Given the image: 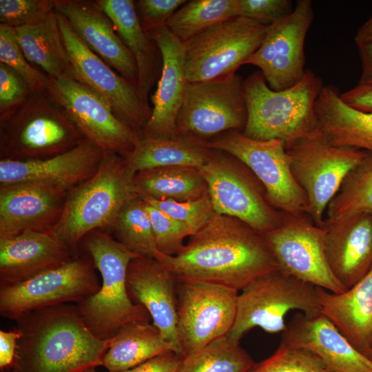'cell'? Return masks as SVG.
<instances>
[{
	"mask_svg": "<svg viewBox=\"0 0 372 372\" xmlns=\"http://www.w3.org/2000/svg\"><path fill=\"white\" fill-rule=\"evenodd\" d=\"M154 258L176 280L214 282L237 291L279 270L263 234L217 213L176 255L156 249Z\"/></svg>",
	"mask_w": 372,
	"mask_h": 372,
	"instance_id": "obj_1",
	"label": "cell"
},
{
	"mask_svg": "<svg viewBox=\"0 0 372 372\" xmlns=\"http://www.w3.org/2000/svg\"><path fill=\"white\" fill-rule=\"evenodd\" d=\"M16 321L21 337L10 372H81L101 366L110 345L88 329L75 305L34 310Z\"/></svg>",
	"mask_w": 372,
	"mask_h": 372,
	"instance_id": "obj_2",
	"label": "cell"
},
{
	"mask_svg": "<svg viewBox=\"0 0 372 372\" xmlns=\"http://www.w3.org/2000/svg\"><path fill=\"white\" fill-rule=\"evenodd\" d=\"M324 85L321 78L306 69L300 82L275 91L260 70L243 81L247 120L242 134L252 139H278L286 147L318 127L316 103Z\"/></svg>",
	"mask_w": 372,
	"mask_h": 372,
	"instance_id": "obj_3",
	"label": "cell"
},
{
	"mask_svg": "<svg viewBox=\"0 0 372 372\" xmlns=\"http://www.w3.org/2000/svg\"><path fill=\"white\" fill-rule=\"evenodd\" d=\"M81 243L102 277L99 291L75 304L88 329L97 338L109 340L127 323L149 322L148 311L131 300L127 288L128 265L138 256L101 229L88 233Z\"/></svg>",
	"mask_w": 372,
	"mask_h": 372,
	"instance_id": "obj_4",
	"label": "cell"
},
{
	"mask_svg": "<svg viewBox=\"0 0 372 372\" xmlns=\"http://www.w3.org/2000/svg\"><path fill=\"white\" fill-rule=\"evenodd\" d=\"M136 173L121 155L104 153L95 174L68 192L54 234L76 251L88 233L108 232L123 206L138 195Z\"/></svg>",
	"mask_w": 372,
	"mask_h": 372,
	"instance_id": "obj_5",
	"label": "cell"
},
{
	"mask_svg": "<svg viewBox=\"0 0 372 372\" xmlns=\"http://www.w3.org/2000/svg\"><path fill=\"white\" fill-rule=\"evenodd\" d=\"M85 138L46 90L30 92L0 117L1 159H44L65 152Z\"/></svg>",
	"mask_w": 372,
	"mask_h": 372,
	"instance_id": "obj_6",
	"label": "cell"
},
{
	"mask_svg": "<svg viewBox=\"0 0 372 372\" xmlns=\"http://www.w3.org/2000/svg\"><path fill=\"white\" fill-rule=\"evenodd\" d=\"M292 310L305 315L320 313L318 287L280 270L267 274L238 295L235 320L227 337L240 344L243 335L255 327L269 333H282L286 316Z\"/></svg>",
	"mask_w": 372,
	"mask_h": 372,
	"instance_id": "obj_7",
	"label": "cell"
},
{
	"mask_svg": "<svg viewBox=\"0 0 372 372\" xmlns=\"http://www.w3.org/2000/svg\"><path fill=\"white\" fill-rule=\"evenodd\" d=\"M286 149L294 178L307 195L309 216L322 227L328 205L367 152L332 144L319 127Z\"/></svg>",
	"mask_w": 372,
	"mask_h": 372,
	"instance_id": "obj_8",
	"label": "cell"
},
{
	"mask_svg": "<svg viewBox=\"0 0 372 372\" xmlns=\"http://www.w3.org/2000/svg\"><path fill=\"white\" fill-rule=\"evenodd\" d=\"M198 170L216 213L236 218L263 234L281 223L283 212L269 203L262 183L234 156L212 149Z\"/></svg>",
	"mask_w": 372,
	"mask_h": 372,
	"instance_id": "obj_9",
	"label": "cell"
},
{
	"mask_svg": "<svg viewBox=\"0 0 372 372\" xmlns=\"http://www.w3.org/2000/svg\"><path fill=\"white\" fill-rule=\"evenodd\" d=\"M211 148L225 152L243 163L263 185L269 203L293 215H309V202L291 170L285 143L278 139L259 141L231 130L209 141Z\"/></svg>",
	"mask_w": 372,
	"mask_h": 372,
	"instance_id": "obj_10",
	"label": "cell"
},
{
	"mask_svg": "<svg viewBox=\"0 0 372 372\" xmlns=\"http://www.w3.org/2000/svg\"><path fill=\"white\" fill-rule=\"evenodd\" d=\"M269 25L239 16L184 43L188 81H205L236 74L258 50Z\"/></svg>",
	"mask_w": 372,
	"mask_h": 372,
	"instance_id": "obj_11",
	"label": "cell"
},
{
	"mask_svg": "<svg viewBox=\"0 0 372 372\" xmlns=\"http://www.w3.org/2000/svg\"><path fill=\"white\" fill-rule=\"evenodd\" d=\"M96 269L87 253L78 254L64 265L26 281L0 285V314L16 320L30 311L81 302L101 287Z\"/></svg>",
	"mask_w": 372,
	"mask_h": 372,
	"instance_id": "obj_12",
	"label": "cell"
},
{
	"mask_svg": "<svg viewBox=\"0 0 372 372\" xmlns=\"http://www.w3.org/2000/svg\"><path fill=\"white\" fill-rule=\"evenodd\" d=\"M238 295V291L223 285L177 280V335L184 358L228 335Z\"/></svg>",
	"mask_w": 372,
	"mask_h": 372,
	"instance_id": "obj_13",
	"label": "cell"
},
{
	"mask_svg": "<svg viewBox=\"0 0 372 372\" xmlns=\"http://www.w3.org/2000/svg\"><path fill=\"white\" fill-rule=\"evenodd\" d=\"M243 81L236 73L189 83L176 118L177 135L204 141L231 130L243 131L247 120Z\"/></svg>",
	"mask_w": 372,
	"mask_h": 372,
	"instance_id": "obj_14",
	"label": "cell"
},
{
	"mask_svg": "<svg viewBox=\"0 0 372 372\" xmlns=\"http://www.w3.org/2000/svg\"><path fill=\"white\" fill-rule=\"evenodd\" d=\"M55 12L74 79L96 92L119 121L142 136L152 109L142 101L137 87L93 52L73 31L65 16Z\"/></svg>",
	"mask_w": 372,
	"mask_h": 372,
	"instance_id": "obj_15",
	"label": "cell"
},
{
	"mask_svg": "<svg viewBox=\"0 0 372 372\" xmlns=\"http://www.w3.org/2000/svg\"><path fill=\"white\" fill-rule=\"evenodd\" d=\"M308 215L283 212L280 225L264 234L282 273L328 291L340 293L347 289L329 265L324 230Z\"/></svg>",
	"mask_w": 372,
	"mask_h": 372,
	"instance_id": "obj_16",
	"label": "cell"
},
{
	"mask_svg": "<svg viewBox=\"0 0 372 372\" xmlns=\"http://www.w3.org/2000/svg\"><path fill=\"white\" fill-rule=\"evenodd\" d=\"M46 90L83 136L105 153L123 156L142 136L119 121L100 95L74 79L49 76Z\"/></svg>",
	"mask_w": 372,
	"mask_h": 372,
	"instance_id": "obj_17",
	"label": "cell"
},
{
	"mask_svg": "<svg viewBox=\"0 0 372 372\" xmlns=\"http://www.w3.org/2000/svg\"><path fill=\"white\" fill-rule=\"evenodd\" d=\"M313 17L311 0L297 1L289 15L269 24L260 45L245 62L260 69L271 90H285L303 78L304 42Z\"/></svg>",
	"mask_w": 372,
	"mask_h": 372,
	"instance_id": "obj_18",
	"label": "cell"
},
{
	"mask_svg": "<svg viewBox=\"0 0 372 372\" xmlns=\"http://www.w3.org/2000/svg\"><path fill=\"white\" fill-rule=\"evenodd\" d=\"M68 192L39 182L0 185V238L25 231H53Z\"/></svg>",
	"mask_w": 372,
	"mask_h": 372,
	"instance_id": "obj_19",
	"label": "cell"
},
{
	"mask_svg": "<svg viewBox=\"0 0 372 372\" xmlns=\"http://www.w3.org/2000/svg\"><path fill=\"white\" fill-rule=\"evenodd\" d=\"M157 45L162 68L153 107L142 136L171 138L177 136L176 118L189 84L184 66V44L165 26L145 31Z\"/></svg>",
	"mask_w": 372,
	"mask_h": 372,
	"instance_id": "obj_20",
	"label": "cell"
},
{
	"mask_svg": "<svg viewBox=\"0 0 372 372\" xmlns=\"http://www.w3.org/2000/svg\"><path fill=\"white\" fill-rule=\"evenodd\" d=\"M104 153L85 138L72 149L44 159H1L0 185L39 182L69 191L95 174Z\"/></svg>",
	"mask_w": 372,
	"mask_h": 372,
	"instance_id": "obj_21",
	"label": "cell"
},
{
	"mask_svg": "<svg viewBox=\"0 0 372 372\" xmlns=\"http://www.w3.org/2000/svg\"><path fill=\"white\" fill-rule=\"evenodd\" d=\"M127 288L131 300L147 309L152 324L183 356L177 335L176 278L154 258L138 256L128 265Z\"/></svg>",
	"mask_w": 372,
	"mask_h": 372,
	"instance_id": "obj_22",
	"label": "cell"
},
{
	"mask_svg": "<svg viewBox=\"0 0 372 372\" xmlns=\"http://www.w3.org/2000/svg\"><path fill=\"white\" fill-rule=\"evenodd\" d=\"M281 342L313 353L332 372H372V360L321 312L295 315L282 332Z\"/></svg>",
	"mask_w": 372,
	"mask_h": 372,
	"instance_id": "obj_23",
	"label": "cell"
},
{
	"mask_svg": "<svg viewBox=\"0 0 372 372\" xmlns=\"http://www.w3.org/2000/svg\"><path fill=\"white\" fill-rule=\"evenodd\" d=\"M322 227L329 265L348 289L372 268V213L324 220Z\"/></svg>",
	"mask_w": 372,
	"mask_h": 372,
	"instance_id": "obj_24",
	"label": "cell"
},
{
	"mask_svg": "<svg viewBox=\"0 0 372 372\" xmlns=\"http://www.w3.org/2000/svg\"><path fill=\"white\" fill-rule=\"evenodd\" d=\"M82 41L120 75L137 87V69L131 52L118 35L110 19L94 1L54 0Z\"/></svg>",
	"mask_w": 372,
	"mask_h": 372,
	"instance_id": "obj_25",
	"label": "cell"
},
{
	"mask_svg": "<svg viewBox=\"0 0 372 372\" xmlns=\"http://www.w3.org/2000/svg\"><path fill=\"white\" fill-rule=\"evenodd\" d=\"M54 231L0 238V285L26 281L59 267L76 254Z\"/></svg>",
	"mask_w": 372,
	"mask_h": 372,
	"instance_id": "obj_26",
	"label": "cell"
},
{
	"mask_svg": "<svg viewBox=\"0 0 372 372\" xmlns=\"http://www.w3.org/2000/svg\"><path fill=\"white\" fill-rule=\"evenodd\" d=\"M320 312L360 353L372 349V268L351 288L335 293L318 287Z\"/></svg>",
	"mask_w": 372,
	"mask_h": 372,
	"instance_id": "obj_27",
	"label": "cell"
},
{
	"mask_svg": "<svg viewBox=\"0 0 372 372\" xmlns=\"http://www.w3.org/2000/svg\"><path fill=\"white\" fill-rule=\"evenodd\" d=\"M112 21L116 31L132 54L137 69V89L145 103L149 107L148 97L156 77L158 59L152 45L139 21L132 0L94 1Z\"/></svg>",
	"mask_w": 372,
	"mask_h": 372,
	"instance_id": "obj_28",
	"label": "cell"
},
{
	"mask_svg": "<svg viewBox=\"0 0 372 372\" xmlns=\"http://www.w3.org/2000/svg\"><path fill=\"white\" fill-rule=\"evenodd\" d=\"M318 127L329 141L372 154V112H364L345 103L338 89L324 85L316 103Z\"/></svg>",
	"mask_w": 372,
	"mask_h": 372,
	"instance_id": "obj_29",
	"label": "cell"
},
{
	"mask_svg": "<svg viewBox=\"0 0 372 372\" xmlns=\"http://www.w3.org/2000/svg\"><path fill=\"white\" fill-rule=\"evenodd\" d=\"M211 151L205 141L192 136L178 134L171 138L141 136L133 149L122 156L135 172L172 165L198 169L208 160Z\"/></svg>",
	"mask_w": 372,
	"mask_h": 372,
	"instance_id": "obj_30",
	"label": "cell"
},
{
	"mask_svg": "<svg viewBox=\"0 0 372 372\" xmlns=\"http://www.w3.org/2000/svg\"><path fill=\"white\" fill-rule=\"evenodd\" d=\"M169 351H175L156 326L134 321L123 326L110 339L101 366L109 372H121Z\"/></svg>",
	"mask_w": 372,
	"mask_h": 372,
	"instance_id": "obj_31",
	"label": "cell"
},
{
	"mask_svg": "<svg viewBox=\"0 0 372 372\" xmlns=\"http://www.w3.org/2000/svg\"><path fill=\"white\" fill-rule=\"evenodd\" d=\"M15 30L20 47L29 62L40 66L50 77L74 79L55 10L41 21L15 28Z\"/></svg>",
	"mask_w": 372,
	"mask_h": 372,
	"instance_id": "obj_32",
	"label": "cell"
},
{
	"mask_svg": "<svg viewBox=\"0 0 372 372\" xmlns=\"http://www.w3.org/2000/svg\"><path fill=\"white\" fill-rule=\"evenodd\" d=\"M136 192L142 198L177 201L194 200L208 194L207 185L198 168L172 165L137 172Z\"/></svg>",
	"mask_w": 372,
	"mask_h": 372,
	"instance_id": "obj_33",
	"label": "cell"
},
{
	"mask_svg": "<svg viewBox=\"0 0 372 372\" xmlns=\"http://www.w3.org/2000/svg\"><path fill=\"white\" fill-rule=\"evenodd\" d=\"M236 17H239L238 0L187 1L168 19L166 27L184 43Z\"/></svg>",
	"mask_w": 372,
	"mask_h": 372,
	"instance_id": "obj_34",
	"label": "cell"
},
{
	"mask_svg": "<svg viewBox=\"0 0 372 372\" xmlns=\"http://www.w3.org/2000/svg\"><path fill=\"white\" fill-rule=\"evenodd\" d=\"M324 220H334L362 213H372V154L346 176L326 210Z\"/></svg>",
	"mask_w": 372,
	"mask_h": 372,
	"instance_id": "obj_35",
	"label": "cell"
},
{
	"mask_svg": "<svg viewBox=\"0 0 372 372\" xmlns=\"http://www.w3.org/2000/svg\"><path fill=\"white\" fill-rule=\"evenodd\" d=\"M109 231L114 238L132 253L154 258L156 249L151 221L145 201L136 195L118 213Z\"/></svg>",
	"mask_w": 372,
	"mask_h": 372,
	"instance_id": "obj_36",
	"label": "cell"
},
{
	"mask_svg": "<svg viewBox=\"0 0 372 372\" xmlns=\"http://www.w3.org/2000/svg\"><path fill=\"white\" fill-rule=\"evenodd\" d=\"M255 364L240 344L223 336L185 357L177 372H249Z\"/></svg>",
	"mask_w": 372,
	"mask_h": 372,
	"instance_id": "obj_37",
	"label": "cell"
},
{
	"mask_svg": "<svg viewBox=\"0 0 372 372\" xmlns=\"http://www.w3.org/2000/svg\"><path fill=\"white\" fill-rule=\"evenodd\" d=\"M0 63L17 72L31 92L46 90L49 76L32 67L18 42L15 28L0 24Z\"/></svg>",
	"mask_w": 372,
	"mask_h": 372,
	"instance_id": "obj_38",
	"label": "cell"
},
{
	"mask_svg": "<svg viewBox=\"0 0 372 372\" xmlns=\"http://www.w3.org/2000/svg\"><path fill=\"white\" fill-rule=\"evenodd\" d=\"M249 372H332L313 353L280 342L275 353Z\"/></svg>",
	"mask_w": 372,
	"mask_h": 372,
	"instance_id": "obj_39",
	"label": "cell"
},
{
	"mask_svg": "<svg viewBox=\"0 0 372 372\" xmlns=\"http://www.w3.org/2000/svg\"><path fill=\"white\" fill-rule=\"evenodd\" d=\"M142 199L174 219L187 225L193 234L204 227L216 214L209 194L187 201L152 198Z\"/></svg>",
	"mask_w": 372,
	"mask_h": 372,
	"instance_id": "obj_40",
	"label": "cell"
},
{
	"mask_svg": "<svg viewBox=\"0 0 372 372\" xmlns=\"http://www.w3.org/2000/svg\"><path fill=\"white\" fill-rule=\"evenodd\" d=\"M145 203L157 250L167 256L176 255L185 246L184 239L193 235L192 229L146 202Z\"/></svg>",
	"mask_w": 372,
	"mask_h": 372,
	"instance_id": "obj_41",
	"label": "cell"
},
{
	"mask_svg": "<svg viewBox=\"0 0 372 372\" xmlns=\"http://www.w3.org/2000/svg\"><path fill=\"white\" fill-rule=\"evenodd\" d=\"M54 0H1L0 21L13 28L30 25L54 10Z\"/></svg>",
	"mask_w": 372,
	"mask_h": 372,
	"instance_id": "obj_42",
	"label": "cell"
},
{
	"mask_svg": "<svg viewBox=\"0 0 372 372\" xmlns=\"http://www.w3.org/2000/svg\"><path fill=\"white\" fill-rule=\"evenodd\" d=\"M30 92L28 85L17 72L0 63V117L22 104Z\"/></svg>",
	"mask_w": 372,
	"mask_h": 372,
	"instance_id": "obj_43",
	"label": "cell"
},
{
	"mask_svg": "<svg viewBox=\"0 0 372 372\" xmlns=\"http://www.w3.org/2000/svg\"><path fill=\"white\" fill-rule=\"evenodd\" d=\"M289 0H238L239 16L271 24L293 10Z\"/></svg>",
	"mask_w": 372,
	"mask_h": 372,
	"instance_id": "obj_44",
	"label": "cell"
},
{
	"mask_svg": "<svg viewBox=\"0 0 372 372\" xmlns=\"http://www.w3.org/2000/svg\"><path fill=\"white\" fill-rule=\"evenodd\" d=\"M185 0H138L136 12L145 31L166 25L172 15L185 4Z\"/></svg>",
	"mask_w": 372,
	"mask_h": 372,
	"instance_id": "obj_45",
	"label": "cell"
},
{
	"mask_svg": "<svg viewBox=\"0 0 372 372\" xmlns=\"http://www.w3.org/2000/svg\"><path fill=\"white\" fill-rule=\"evenodd\" d=\"M183 358L175 351H169L121 372H177Z\"/></svg>",
	"mask_w": 372,
	"mask_h": 372,
	"instance_id": "obj_46",
	"label": "cell"
},
{
	"mask_svg": "<svg viewBox=\"0 0 372 372\" xmlns=\"http://www.w3.org/2000/svg\"><path fill=\"white\" fill-rule=\"evenodd\" d=\"M348 105L364 112H372V84L358 83L353 87L340 93Z\"/></svg>",
	"mask_w": 372,
	"mask_h": 372,
	"instance_id": "obj_47",
	"label": "cell"
},
{
	"mask_svg": "<svg viewBox=\"0 0 372 372\" xmlns=\"http://www.w3.org/2000/svg\"><path fill=\"white\" fill-rule=\"evenodd\" d=\"M21 334L17 329L0 331V369H10L13 364L18 340Z\"/></svg>",
	"mask_w": 372,
	"mask_h": 372,
	"instance_id": "obj_48",
	"label": "cell"
},
{
	"mask_svg": "<svg viewBox=\"0 0 372 372\" xmlns=\"http://www.w3.org/2000/svg\"><path fill=\"white\" fill-rule=\"evenodd\" d=\"M362 72L359 83L372 84V41L358 44Z\"/></svg>",
	"mask_w": 372,
	"mask_h": 372,
	"instance_id": "obj_49",
	"label": "cell"
},
{
	"mask_svg": "<svg viewBox=\"0 0 372 372\" xmlns=\"http://www.w3.org/2000/svg\"><path fill=\"white\" fill-rule=\"evenodd\" d=\"M354 40L357 45L372 41V15L358 29Z\"/></svg>",
	"mask_w": 372,
	"mask_h": 372,
	"instance_id": "obj_50",
	"label": "cell"
},
{
	"mask_svg": "<svg viewBox=\"0 0 372 372\" xmlns=\"http://www.w3.org/2000/svg\"><path fill=\"white\" fill-rule=\"evenodd\" d=\"M81 372H96V367H91V368H88L85 370H83Z\"/></svg>",
	"mask_w": 372,
	"mask_h": 372,
	"instance_id": "obj_51",
	"label": "cell"
},
{
	"mask_svg": "<svg viewBox=\"0 0 372 372\" xmlns=\"http://www.w3.org/2000/svg\"><path fill=\"white\" fill-rule=\"evenodd\" d=\"M366 356L372 360V349L366 354Z\"/></svg>",
	"mask_w": 372,
	"mask_h": 372,
	"instance_id": "obj_52",
	"label": "cell"
}]
</instances>
